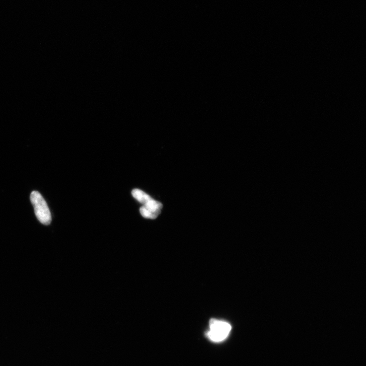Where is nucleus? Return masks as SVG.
Wrapping results in <instances>:
<instances>
[{"label": "nucleus", "mask_w": 366, "mask_h": 366, "mask_svg": "<svg viewBox=\"0 0 366 366\" xmlns=\"http://www.w3.org/2000/svg\"><path fill=\"white\" fill-rule=\"evenodd\" d=\"M30 200L38 221L43 225H49L51 222V215L47 203L42 196L38 191H34L31 194Z\"/></svg>", "instance_id": "f257e3e1"}, {"label": "nucleus", "mask_w": 366, "mask_h": 366, "mask_svg": "<svg viewBox=\"0 0 366 366\" xmlns=\"http://www.w3.org/2000/svg\"><path fill=\"white\" fill-rule=\"evenodd\" d=\"M210 330L206 333L209 339L215 342H219L225 340L229 335L232 326L228 322L211 319L209 323Z\"/></svg>", "instance_id": "f03ea898"}, {"label": "nucleus", "mask_w": 366, "mask_h": 366, "mask_svg": "<svg viewBox=\"0 0 366 366\" xmlns=\"http://www.w3.org/2000/svg\"><path fill=\"white\" fill-rule=\"evenodd\" d=\"M163 207L161 202L152 198L140 208L139 211L143 217L155 219L161 214Z\"/></svg>", "instance_id": "7ed1b4c3"}, {"label": "nucleus", "mask_w": 366, "mask_h": 366, "mask_svg": "<svg viewBox=\"0 0 366 366\" xmlns=\"http://www.w3.org/2000/svg\"><path fill=\"white\" fill-rule=\"evenodd\" d=\"M132 195L138 202L143 205L152 199L153 198L143 191L135 189L132 191Z\"/></svg>", "instance_id": "20e7f679"}]
</instances>
